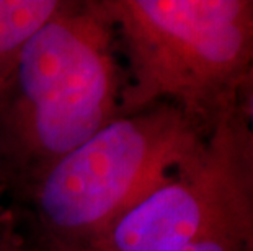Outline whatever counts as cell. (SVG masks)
Returning <instances> with one entry per match:
<instances>
[{
    "mask_svg": "<svg viewBox=\"0 0 253 251\" xmlns=\"http://www.w3.org/2000/svg\"><path fill=\"white\" fill-rule=\"evenodd\" d=\"M123 72L101 0L62 2L0 64V172L25 188L120 116Z\"/></svg>",
    "mask_w": 253,
    "mask_h": 251,
    "instance_id": "cell-1",
    "label": "cell"
},
{
    "mask_svg": "<svg viewBox=\"0 0 253 251\" xmlns=\"http://www.w3.org/2000/svg\"><path fill=\"white\" fill-rule=\"evenodd\" d=\"M126 59L120 114L167 103L209 134L253 64V0H101Z\"/></svg>",
    "mask_w": 253,
    "mask_h": 251,
    "instance_id": "cell-2",
    "label": "cell"
},
{
    "mask_svg": "<svg viewBox=\"0 0 253 251\" xmlns=\"http://www.w3.org/2000/svg\"><path fill=\"white\" fill-rule=\"evenodd\" d=\"M206 132L167 103L120 114L18 193L30 230L96 245L147 194L191 162Z\"/></svg>",
    "mask_w": 253,
    "mask_h": 251,
    "instance_id": "cell-3",
    "label": "cell"
},
{
    "mask_svg": "<svg viewBox=\"0 0 253 251\" xmlns=\"http://www.w3.org/2000/svg\"><path fill=\"white\" fill-rule=\"evenodd\" d=\"M105 251H253V155L234 108L190 163L126 212Z\"/></svg>",
    "mask_w": 253,
    "mask_h": 251,
    "instance_id": "cell-4",
    "label": "cell"
},
{
    "mask_svg": "<svg viewBox=\"0 0 253 251\" xmlns=\"http://www.w3.org/2000/svg\"><path fill=\"white\" fill-rule=\"evenodd\" d=\"M62 0H0V64L54 15Z\"/></svg>",
    "mask_w": 253,
    "mask_h": 251,
    "instance_id": "cell-5",
    "label": "cell"
},
{
    "mask_svg": "<svg viewBox=\"0 0 253 251\" xmlns=\"http://www.w3.org/2000/svg\"><path fill=\"white\" fill-rule=\"evenodd\" d=\"M0 251H105L96 245L64 243L47 238L33 230L26 235L5 230L0 235Z\"/></svg>",
    "mask_w": 253,
    "mask_h": 251,
    "instance_id": "cell-6",
    "label": "cell"
},
{
    "mask_svg": "<svg viewBox=\"0 0 253 251\" xmlns=\"http://www.w3.org/2000/svg\"><path fill=\"white\" fill-rule=\"evenodd\" d=\"M235 108L242 116V121L245 124L247 134H249L252 155H253V64L250 71L247 72L244 82L240 85L239 95H237Z\"/></svg>",
    "mask_w": 253,
    "mask_h": 251,
    "instance_id": "cell-7",
    "label": "cell"
},
{
    "mask_svg": "<svg viewBox=\"0 0 253 251\" xmlns=\"http://www.w3.org/2000/svg\"><path fill=\"white\" fill-rule=\"evenodd\" d=\"M3 186H7V183H5V178H3V175H2V172H0V189H2Z\"/></svg>",
    "mask_w": 253,
    "mask_h": 251,
    "instance_id": "cell-8",
    "label": "cell"
}]
</instances>
